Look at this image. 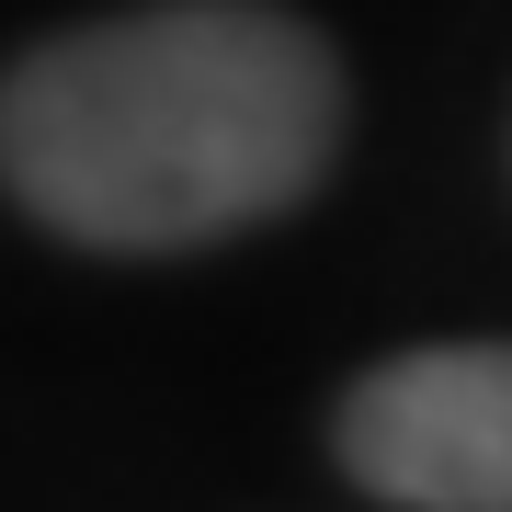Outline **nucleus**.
Wrapping results in <instances>:
<instances>
[{"instance_id":"1","label":"nucleus","mask_w":512,"mask_h":512,"mask_svg":"<svg viewBox=\"0 0 512 512\" xmlns=\"http://www.w3.org/2000/svg\"><path fill=\"white\" fill-rule=\"evenodd\" d=\"M342 69L274 0H160L46 35L0 80V183L57 239L194 251L330 171Z\"/></svg>"},{"instance_id":"2","label":"nucleus","mask_w":512,"mask_h":512,"mask_svg":"<svg viewBox=\"0 0 512 512\" xmlns=\"http://www.w3.org/2000/svg\"><path fill=\"white\" fill-rule=\"evenodd\" d=\"M330 444L399 512H512V342H433L376 365Z\"/></svg>"}]
</instances>
